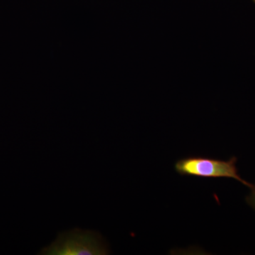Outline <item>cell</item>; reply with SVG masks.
I'll return each instance as SVG.
<instances>
[{"label": "cell", "instance_id": "cell-3", "mask_svg": "<svg viewBox=\"0 0 255 255\" xmlns=\"http://www.w3.org/2000/svg\"><path fill=\"white\" fill-rule=\"evenodd\" d=\"M251 194L247 196L246 200L248 205L255 210V186L251 189Z\"/></svg>", "mask_w": 255, "mask_h": 255}, {"label": "cell", "instance_id": "cell-1", "mask_svg": "<svg viewBox=\"0 0 255 255\" xmlns=\"http://www.w3.org/2000/svg\"><path fill=\"white\" fill-rule=\"evenodd\" d=\"M110 254L108 243L100 233L79 228L60 233L49 246L43 248L41 255H107Z\"/></svg>", "mask_w": 255, "mask_h": 255}, {"label": "cell", "instance_id": "cell-4", "mask_svg": "<svg viewBox=\"0 0 255 255\" xmlns=\"http://www.w3.org/2000/svg\"><path fill=\"white\" fill-rule=\"evenodd\" d=\"M253 1H254V2L255 3V0H253Z\"/></svg>", "mask_w": 255, "mask_h": 255}, {"label": "cell", "instance_id": "cell-2", "mask_svg": "<svg viewBox=\"0 0 255 255\" xmlns=\"http://www.w3.org/2000/svg\"><path fill=\"white\" fill-rule=\"evenodd\" d=\"M238 159L232 157L228 160L191 156L179 159L174 165L176 172L182 176L202 178H230L253 189L255 185L241 177L237 168Z\"/></svg>", "mask_w": 255, "mask_h": 255}]
</instances>
